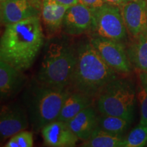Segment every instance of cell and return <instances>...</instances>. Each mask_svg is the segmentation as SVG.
<instances>
[{
  "instance_id": "obj_20",
  "label": "cell",
  "mask_w": 147,
  "mask_h": 147,
  "mask_svg": "<svg viewBox=\"0 0 147 147\" xmlns=\"http://www.w3.org/2000/svg\"><path fill=\"white\" fill-rule=\"evenodd\" d=\"M137 97L140 106V123L147 125V72L138 71Z\"/></svg>"
},
{
  "instance_id": "obj_27",
  "label": "cell",
  "mask_w": 147,
  "mask_h": 147,
  "mask_svg": "<svg viewBox=\"0 0 147 147\" xmlns=\"http://www.w3.org/2000/svg\"><path fill=\"white\" fill-rule=\"evenodd\" d=\"M5 0H0V1H1V2H3V1H4Z\"/></svg>"
},
{
  "instance_id": "obj_13",
  "label": "cell",
  "mask_w": 147,
  "mask_h": 147,
  "mask_svg": "<svg viewBox=\"0 0 147 147\" xmlns=\"http://www.w3.org/2000/svg\"><path fill=\"white\" fill-rule=\"evenodd\" d=\"M69 6L56 0H42L40 19L47 39L57 36L62 31L63 18Z\"/></svg>"
},
{
  "instance_id": "obj_19",
  "label": "cell",
  "mask_w": 147,
  "mask_h": 147,
  "mask_svg": "<svg viewBox=\"0 0 147 147\" xmlns=\"http://www.w3.org/2000/svg\"><path fill=\"white\" fill-rule=\"evenodd\" d=\"M131 121L115 116L103 115H98L97 127L109 133L123 135L130 126Z\"/></svg>"
},
{
  "instance_id": "obj_18",
  "label": "cell",
  "mask_w": 147,
  "mask_h": 147,
  "mask_svg": "<svg viewBox=\"0 0 147 147\" xmlns=\"http://www.w3.org/2000/svg\"><path fill=\"white\" fill-rule=\"evenodd\" d=\"M127 52L132 66L138 71L147 72V36L135 40Z\"/></svg>"
},
{
  "instance_id": "obj_8",
  "label": "cell",
  "mask_w": 147,
  "mask_h": 147,
  "mask_svg": "<svg viewBox=\"0 0 147 147\" xmlns=\"http://www.w3.org/2000/svg\"><path fill=\"white\" fill-rule=\"evenodd\" d=\"M29 125L28 115L23 104L11 102L1 106L0 111V135L1 140L27 129Z\"/></svg>"
},
{
  "instance_id": "obj_9",
  "label": "cell",
  "mask_w": 147,
  "mask_h": 147,
  "mask_svg": "<svg viewBox=\"0 0 147 147\" xmlns=\"http://www.w3.org/2000/svg\"><path fill=\"white\" fill-rule=\"evenodd\" d=\"M41 8V0H5L1 2V23L6 26L34 16H40Z\"/></svg>"
},
{
  "instance_id": "obj_14",
  "label": "cell",
  "mask_w": 147,
  "mask_h": 147,
  "mask_svg": "<svg viewBox=\"0 0 147 147\" xmlns=\"http://www.w3.org/2000/svg\"><path fill=\"white\" fill-rule=\"evenodd\" d=\"M44 144L51 147H73L78 138L67 125V122L55 120L46 125L41 130Z\"/></svg>"
},
{
  "instance_id": "obj_24",
  "label": "cell",
  "mask_w": 147,
  "mask_h": 147,
  "mask_svg": "<svg viewBox=\"0 0 147 147\" xmlns=\"http://www.w3.org/2000/svg\"><path fill=\"white\" fill-rule=\"evenodd\" d=\"M129 1H131V0H105L106 3L111 5H117V6L120 7V8Z\"/></svg>"
},
{
  "instance_id": "obj_17",
  "label": "cell",
  "mask_w": 147,
  "mask_h": 147,
  "mask_svg": "<svg viewBox=\"0 0 147 147\" xmlns=\"http://www.w3.org/2000/svg\"><path fill=\"white\" fill-rule=\"evenodd\" d=\"M125 138L123 135H117L103 131L97 127L89 139L83 141L84 147H124Z\"/></svg>"
},
{
  "instance_id": "obj_2",
  "label": "cell",
  "mask_w": 147,
  "mask_h": 147,
  "mask_svg": "<svg viewBox=\"0 0 147 147\" xmlns=\"http://www.w3.org/2000/svg\"><path fill=\"white\" fill-rule=\"evenodd\" d=\"M77 60L68 89L95 98L100 91L119 74L111 68L89 40L76 45Z\"/></svg>"
},
{
  "instance_id": "obj_1",
  "label": "cell",
  "mask_w": 147,
  "mask_h": 147,
  "mask_svg": "<svg viewBox=\"0 0 147 147\" xmlns=\"http://www.w3.org/2000/svg\"><path fill=\"white\" fill-rule=\"evenodd\" d=\"M40 16L6 25L0 41V60L25 71L32 67L45 45Z\"/></svg>"
},
{
  "instance_id": "obj_3",
  "label": "cell",
  "mask_w": 147,
  "mask_h": 147,
  "mask_svg": "<svg viewBox=\"0 0 147 147\" xmlns=\"http://www.w3.org/2000/svg\"><path fill=\"white\" fill-rule=\"evenodd\" d=\"M77 60V47L67 36L48 38L36 78L48 85L68 88Z\"/></svg>"
},
{
  "instance_id": "obj_22",
  "label": "cell",
  "mask_w": 147,
  "mask_h": 147,
  "mask_svg": "<svg viewBox=\"0 0 147 147\" xmlns=\"http://www.w3.org/2000/svg\"><path fill=\"white\" fill-rule=\"evenodd\" d=\"M18 144V147H32L34 146V136L32 132L26 129L14 136Z\"/></svg>"
},
{
  "instance_id": "obj_10",
  "label": "cell",
  "mask_w": 147,
  "mask_h": 147,
  "mask_svg": "<svg viewBox=\"0 0 147 147\" xmlns=\"http://www.w3.org/2000/svg\"><path fill=\"white\" fill-rule=\"evenodd\" d=\"M93 27V10L81 3L69 7L64 16L62 32L67 36L91 34Z\"/></svg>"
},
{
  "instance_id": "obj_4",
  "label": "cell",
  "mask_w": 147,
  "mask_h": 147,
  "mask_svg": "<svg viewBox=\"0 0 147 147\" xmlns=\"http://www.w3.org/2000/svg\"><path fill=\"white\" fill-rule=\"evenodd\" d=\"M68 91V88L48 85L36 78L28 82L22 95V102L34 131H41L46 125L57 119Z\"/></svg>"
},
{
  "instance_id": "obj_16",
  "label": "cell",
  "mask_w": 147,
  "mask_h": 147,
  "mask_svg": "<svg viewBox=\"0 0 147 147\" xmlns=\"http://www.w3.org/2000/svg\"><path fill=\"white\" fill-rule=\"evenodd\" d=\"M94 100L89 95L69 89L57 120L67 122L84 108L91 106Z\"/></svg>"
},
{
  "instance_id": "obj_12",
  "label": "cell",
  "mask_w": 147,
  "mask_h": 147,
  "mask_svg": "<svg viewBox=\"0 0 147 147\" xmlns=\"http://www.w3.org/2000/svg\"><path fill=\"white\" fill-rule=\"evenodd\" d=\"M28 79L24 71L0 60V98L1 102L12 100L25 89Z\"/></svg>"
},
{
  "instance_id": "obj_15",
  "label": "cell",
  "mask_w": 147,
  "mask_h": 147,
  "mask_svg": "<svg viewBox=\"0 0 147 147\" xmlns=\"http://www.w3.org/2000/svg\"><path fill=\"white\" fill-rule=\"evenodd\" d=\"M98 115L93 105L88 106L67 122L71 131L82 141L89 139L98 126Z\"/></svg>"
},
{
  "instance_id": "obj_7",
  "label": "cell",
  "mask_w": 147,
  "mask_h": 147,
  "mask_svg": "<svg viewBox=\"0 0 147 147\" xmlns=\"http://www.w3.org/2000/svg\"><path fill=\"white\" fill-rule=\"evenodd\" d=\"M90 43L104 61L119 74H127L132 65L123 43L98 36H91Z\"/></svg>"
},
{
  "instance_id": "obj_5",
  "label": "cell",
  "mask_w": 147,
  "mask_h": 147,
  "mask_svg": "<svg viewBox=\"0 0 147 147\" xmlns=\"http://www.w3.org/2000/svg\"><path fill=\"white\" fill-rule=\"evenodd\" d=\"M136 95L133 82L118 77L108 82L95 98L97 110L100 114L119 117L132 122Z\"/></svg>"
},
{
  "instance_id": "obj_28",
  "label": "cell",
  "mask_w": 147,
  "mask_h": 147,
  "mask_svg": "<svg viewBox=\"0 0 147 147\" xmlns=\"http://www.w3.org/2000/svg\"><path fill=\"white\" fill-rule=\"evenodd\" d=\"M146 146H147V143H146Z\"/></svg>"
},
{
  "instance_id": "obj_23",
  "label": "cell",
  "mask_w": 147,
  "mask_h": 147,
  "mask_svg": "<svg viewBox=\"0 0 147 147\" xmlns=\"http://www.w3.org/2000/svg\"><path fill=\"white\" fill-rule=\"evenodd\" d=\"M78 3L85 5L91 10H95L106 3L105 0H78Z\"/></svg>"
},
{
  "instance_id": "obj_6",
  "label": "cell",
  "mask_w": 147,
  "mask_h": 147,
  "mask_svg": "<svg viewBox=\"0 0 147 147\" xmlns=\"http://www.w3.org/2000/svg\"><path fill=\"white\" fill-rule=\"evenodd\" d=\"M93 27L91 36H98L117 42L126 40L127 34L120 7L106 3L93 10Z\"/></svg>"
},
{
  "instance_id": "obj_25",
  "label": "cell",
  "mask_w": 147,
  "mask_h": 147,
  "mask_svg": "<svg viewBox=\"0 0 147 147\" xmlns=\"http://www.w3.org/2000/svg\"><path fill=\"white\" fill-rule=\"evenodd\" d=\"M59 3H61L67 6L70 7L71 5L78 3V0H56Z\"/></svg>"
},
{
  "instance_id": "obj_26",
  "label": "cell",
  "mask_w": 147,
  "mask_h": 147,
  "mask_svg": "<svg viewBox=\"0 0 147 147\" xmlns=\"http://www.w3.org/2000/svg\"><path fill=\"white\" fill-rule=\"evenodd\" d=\"M5 147H18V144L16 141L15 137L12 136L9 140L8 142L4 145Z\"/></svg>"
},
{
  "instance_id": "obj_21",
  "label": "cell",
  "mask_w": 147,
  "mask_h": 147,
  "mask_svg": "<svg viewBox=\"0 0 147 147\" xmlns=\"http://www.w3.org/2000/svg\"><path fill=\"white\" fill-rule=\"evenodd\" d=\"M147 143V125L139 123L125 140L124 147H142Z\"/></svg>"
},
{
  "instance_id": "obj_11",
  "label": "cell",
  "mask_w": 147,
  "mask_h": 147,
  "mask_svg": "<svg viewBox=\"0 0 147 147\" xmlns=\"http://www.w3.org/2000/svg\"><path fill=\"white\" fill-rule=\"evenodd\" d=\"M126 28L134 40L147 36V0H131L121 7Z\"/></svg>"
}]
</instances>
